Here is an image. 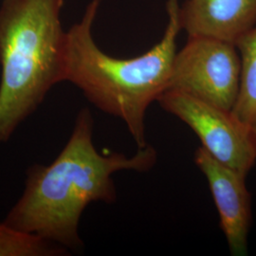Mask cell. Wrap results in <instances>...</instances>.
<instances>
[{
	"label": "cell",
	"instance_id": "obj_1",
	"mask_svg": "<svg viewBox=\"0 0 256 256\" xmlns=\"http://www.w3.org/2000/svg\"><path fill=\"white\" fill-rule=\"evenodd\" d=\"M93 126L90 111L82 108L54 160L28 168L24 192L4 221L66 250L82 247L79 223L86 206L92 202H116L112 174L124 170L146 172L153 168L158 158L149 144L138 148L132 156L101 154L93 144Z\"/></svg>",
	"mask_w": 256,
	"mask_h": 256
},
{
	"label": "cell",
	"instance_id": "obj_2",
	"mask_svg": "<svg viewBox=\"0 0 256 256\" xmlns=\"http://www.w3.org/2000/svg\"><path fill=\"white\" fill-rule=\"evenodd\" d=\"M102 0H90L82 18L68 30L64 82H72L102 111L124 120L138 148L148 146L146 115L167 90L176 40L182 30L178 0H167V24L162 40L144 54L122 59L102 50L93 26Z\"/></svg>",
	"mask_w": 256,
	"mask_h": 256
},
{
	"label": "cell",
	"instance_id": "obj_3",
	"mask_svg": "<svg viewBox=\"0 0 256 256\" xmlns=\"http://www.w3.org/2000/svg\"><path fill=\"white\" fill-rule=\"evenodd\" d=\"M64 0H2L0 4V144L64 82L68 30Z\"/></svg>",
	"mask_w": 256,
	"mask_h": 256
},
{
	"label": "cell",
	"instance_id": "obj_4",
	"mask_svg": "<svg viewBox=\"0 0 256 256\" xmlns=\"http://www.w3.org/2000/svg\"><path fill=\"white\" fill-rule=\"evenodd\" d=\"M241 82V59L234 44L208 37H188L176 52L168 90L232 111Z\"/></svg>",
	"mask_w": 256,
	"mask_h": 256
},
{
	"label": "cell",
	"instance_id": "obj_5",
	"mask_svg": "<svg viewBox=\"0 0 256 256\" xmlns=\"http://www.w3.org/2000/svg\"><path fill=\"white\" fill-rule=\"evenodd\" d=\"M156 102L184 122L202 140V147L220 162L248 174L256 162L254 129L220 108L183 92L168 90Z\"/></svg>",
	"mask_w": 256,
	"mask_h": 256
},
{
	"label": "cell",
	"instance_id": "obj_6",
	"mask_svg": "<svg viewBox=\"0 0 256 256\" xmlns=\"http://www.w3.org/2000/svg\"><path fill=\"white\" fill-rule=\"evenodd\" d=\"M194 162L209 183L230 254L246 256L252 218L247 176L221 164L202 146L194 153Z\"/></svg>",
	"mask_w": 256,
	"mask_h": 256
},
{
	"label": "cell",
	"instance_id": "obj_7",
	"mask_svg": "<svg viewBox=\"0 0 256 256\" xmlns=\"http://www.w3.org/2000/svg\"><path fill=\"white\" fill-rule=\"evenodd\" d=\"M188 37L234 44L256 26V0H187L180 9Z\"/></svg>",
	"mask_w": 256,
	"mask_h": 256
},
{
	"label": "cell",
	"instance_id": "obj_8",
	"mask_svg": "<svg viewBox=\"0 0 256 256\" xmlns=\"http://www.w3.org/2000/svg\"><path fill=\"white\" fill-rule=\"evenodd\" d=\"M241 59V82L238 101L232 110L248 128L256 126V26L236 43Z\"/></svg>",
	"mask_w": 256,
	"mask_h": 256
},
{
	"label": "cell",
	"instance_id": "obj_9",
	"mask_svg": "<svg viewBox=\"0 0 256 256\" xmlns=\"http://www.w3.org/2000/svg\"><path fill=\"white\" fill-rule=\"evenodd\" d=\"M68 250L0 221V256H59Z\"/></svg>",
	"mask_w": 256,
	"mask_h": 256
},
{
	"label": "cell",
	"instance_id": "obj_10",
	"mask_svg": "<svg viewBox=\"0 0 256 256\" xmlns=\"http://www.w3.org/2000/svg\"><path fill=\"white\" fill-rule=\"evenodd\" d=\"M254 140H256V126L254 128Z\"/></svg>",
	"mask_w": 256,
	"mask_h": 256
}]
</instances>
